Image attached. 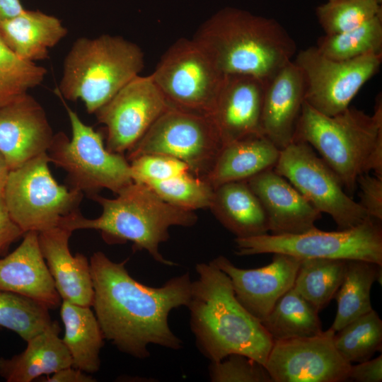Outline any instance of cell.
Masks as SVG:
<instances>
[{"label":"cell","instance_id":"cell-27","mask_svg":"<svg viewBox=\"0 0 382 382\" xmlns=\"http://www.w3.org/2000/svg\"><path fill=\"white\" fill-rule=\"evenodd\" d=\"M60 316L64 327L62 340L72 359V366L87 374L98 371L104 337L89 306L62 300Z\"/></svg>","mask_w":382,"mask_h":382},{"label":"cell","instance_id":"cell-14","mask_svg":"<svg viewBox=\"0 0 382 382\" xmlns=\"http://www.w3.org/2000/svg\"><path fill=\"white\" fill-rule=\"evenodd\" d=\"M329 328L311 337L275 340L265 366L273 382H342L351 364L335 347Z\"/></svg>","mask_w":382,"mask_h":382},{"label":"cell","instance_id":"cell-36","mask_svg":"<svg viewBox=\"0 0 382 382\" xmlns=\"http://www.w3.org/2000/svg\"><path fill=\"white\" fill-rule=\"evenodd\" d=\"M146 185L167 203L190 211L209 208L214 194L206 180L191 172Z\"/></svg>","mask_w":382,"mask_h":382},{"label":"cell","instance_id":"cell-28","mask_svg":"<svg viewBox=\"0 0 382 382\" xmlns=\"http://www.w3.org/2000/svg\"><path fill=\"white\" fill-rule=\"evenodd\" d=\"M382 265L359 260H347L342 282L336 293L337 308L330 328L337 332L346 325L371 311V290L381 282Z\"/></svg>","mask_w":382,"mask_h":382},{"label":"cell","instance_id":"cell-38","mask_svg":"<svg viewBox=\"0 0 382 382\" xmlns=\"http://www.w3.org/2000/svg\"><path fill=\"white\" fill-rule=\"evenodd\" d=\"M130 162L132 181L145 185L164 181L190 172L185 162L163 154H144Z\"/></svg>","mask_w":382,"mask_h":382},{"label":"cell","instance_id":"cell-5","mask_svg":"<svg viewBox=\"0 0 382 382\" xmlns=\"http://www.w3.org/2000/svg\"><path fill=\"white\" fill-rule=\"evenodd\" d=\"M294 140L316 150L335 173L348 194L357 189L358 177L371 173L382 177V100L374 112L349 107L333 116L314 110L305 101Z\"/></svg>","mask_w":382,"mask_h":382},{"label":"cell","instance_id":"cell-21","mask_svg":"<svg viewBox=\"0 0 382 382\" xmlns=\"http://www.w3.org/2000/svg\"><path fill=\"white\" fill-rule=\"evenodd\" d=\"M305 83L294 60L267 83L262 112V133L280 150L294 139L305 101Z\"/></svg>","mask_w":382,"mask_h":382},{"label":"cell","instance_id":"cell-31","mask_svg":"<svg viewBox=\"0 0 382 382\" xmlns=\"http://www.w3.org/2000/svg\"><path fill=\"white\" fill-rule=\"evenodd\" d=\"M315 47L321 54L335 60L382 53V13L352 30L321 36Z\"/></svg>","mask_w":382,"mask_h":382},{"label":"cell","instance_id":"cell-1","mask_svg":"<svg viewBox=\"0 0 382 382\" xmlns=\"http://www.w3.org/2000/svg\"><path fill=\"white\" fill-rule=\"evenodd\" d=\"M93 287L92 306L104 339L120 352L138 359L149 357V345L178 350L182 340L171 330L169 314L187 306L192 281L188 272L172 277L160 287L134 279L127 260L112 261L103 252L90 259Z\"/></svg>","mask_w":382,"mask_h":382},{"label":"cell","instance_id":"cell-7","mask_svg":"<svg viewBox=\"0 0 382 382\" xmlns=\"http://www.w3.org/2000/svg\"><path fill=\"white\" fill-rule=\"evenodd\" d=\"M59 98L68 115L71 138L62 132L54 134L47 154L50 163L67 173L70 188L91 197L104 188L117 194L132 183L127 158L108 151L101 134L83 123L64 100Z\"/></svg>","mask_w":382,"mask_h":382},{"label":"cell","instance_id":"cell-16","mask_svg":"<svg viewBox=\"0 0 382 382\" xmlns=\"http://www.w3.org/2000/svg\"><path fill=\"white\" fill-rule=\"evenodd\" d=\"M301 259L274 253L272 261L255 269H241L219 255L211 261L226 274L241 304L262 322L277 301L293 287Z\"/></svg>","mask_w":382,"mask_h":382},{"label":"cell","instance_id":"cell-30","mask_svg":"<svg viewBox=\"0 0 382 382\" xmlns=\"http://www.w3.org/2000/svg\"><path fill=\"white\" fill-rule=\"evenodd\" d=\"M347 260L301 259L294 289L319 312L335 298L344 278Z\"/></svg>","mask_w":382,"mask_h":382},{"label":"cell","instance_id":"cell-24","mask_svg":"<svg viewBox=\"0 0 382 382\" xmlns=\"http://www.w3.org/2000/svg\"><path fill=\"white\" fill-rule=\"evenodd\" d=\"M281 150L262 134L246 137L221 149L212 168L203 178L214 189L229 182L246 181L274 169Z\"/></svg>","mask_w":382,"mask_h":382},{"label":"cell","instance_id":"cell-20","mask_svg":"<svg viewBox=\"0 0 382 382\" xmlns=\"http://www.w3.org/2000/svg\"><path fill=\"white\" fill-rule=\"evenodd\" d=\"M0 290L25 296L49 309L60 306L62 299L42 255L37 232H26L21 243L0 260Z\"/></svg>","mask_w":382,"mask_h":382},{"label":"cell","instance_id":"cell-3","mask_svg":"<svg viewBox=\"0 0 382 382\" xmlns=\"http://www.w3.org/2000/svg\"><path fill=\"white\" fill-rule=\"evenodd\" d=\"M192 39L224 75H250L266 83L292 61L296 45L275 19L234 7L204 21Z\"/></svg>","mask_w":382,"mask_h":382},{"label":"cell","instance_id":"cell-10","mask_svg":"<svg viewBox=\"0 0 382 382\" xmlns=\"http://www.w3.org/2000/svg\"><path fill=\"white\" fill-rule=\"evenodd\" d=\"M151 76L170 107L210 117L225 75L193 39L182 37Z\"/></svg>","mask_w":382,"mask_h":382},{"label":"cell","instance_id":"cell-32","mask_svg":"<svg viewBox=\"0 0 382 382\" xmlns=\"http://www.w3.org/2000/svg\"><path fill=\"white\" fill-rule=\"evenodd\" d=\"M334 342L348 363L369 360L376 352L381 351L382 320L372 309L335 332Z\"/></svg>","mask_w":382,"mask_h":382},{"label":"cell","instance_id":"cell-12","mask_svg":"<svg viewBox=\"0 0 382 382\" xmlns=\"http://www.w3.org/2000/svg\"><path fill=\"white\" fill-rule=\"evenodd\" d=\"M274 170L317 210L329 214L337 230L353 228L369 218L359 202L347 193L335 173L308 143L292 141L281 150Z\"/></svg>","mask_w":382,"mask_h":382},{"label":"cell","instance_id":"cell-42","mask_svg":"<svg viewBox=\"0 0 382 382\" xmlns=\"http://www.w3.org/2000/svg\"><path fill=\"white\" fill-rule=\"evenodd\" d=\"M41 381L45 382H94L95 378L87 373L74 366L62 369Z\"/></svg>","mask_w":382,"mask_h":382},{"label":"cell","instance_id":"cell-8","mask_svg":"<svg viewBox=\"0 0 382 382\" xmlns=\"http://www.w3.org/2000/svg\"><path fill=\"white\" fill-rule=\"evenodd\" d=\"M381 221L369 218L353 228L325 231L316 227L295 234L236 238V253L253 255L282 253L299 259L359 260L382 265Z\"/></svg>","mask_w":382,"mask_h":382},{"label":"cell","instance_id":"cell-13","mask_svg":"<svg viewBox=\"0 0 382 382\" xmlns=\"http://www.w3.org/2000/svg\"><path fill=\"white\" fill-rule=\"evenodd\" d=\"M294 62L303 74L305 102L320 113L333 116L349 108L364 83L378 71L382 53L335 60L310 47L301 50Z\"/></svg>","mask_w":382,"mask_h":382},{"label":"cell","instance_id":"cell-39","mask_svg":"<svg viewBox=\"0 0 382 382\" xmlns=\"http://www.w3.org/2000/svg\"><path fill=\"white\" fill-rule=\"evenodd\" d=\"M359 204L371 219L382 221V177L371 173L360 175L357 180Z\"/></svg>","mask_w":382,"mask_h":382},{"label":"cell","instance_id":"cell-40","mask_svg":"<svg viewBox=\"0 0 382 382\" xmlns=\"http://www.w3.org/2000/svg\"><path fill=\"white\" fill-rule=\"evenodd\" d=\"M24 234L12 219L4 193L0 192V253Z\"/></svg>","mask_w":382,"mask_h":382},{"label":"cell","instance_id":"cell-23","mask_svg":"<svg viewBox=\"0 0 382 382\" xmlns=\"http://www.w3.org/2000/svg\"><path fill=\"white\" fill-rule=\"evenodd\" d=\"M57 321L28 340L21 353L0 358V375L7 382H30L71 366V355L62 338Z\"/></svg>","mask_w":382,"mask_h":382},{"label":"cell","instance_id":"cell-26","mask_svg":"<svg viewBox=\"0 0 382 382\" xmlns=\"http://www.w3.org/2000/svg\"><path fill=\"white\" fill-rule=\"evenodd\" d=\"M209 209L236 238H249L269 232L265 211L246 181L226 183L215 187Z\"/></svg>","mask_w":382,"mask_h":382},{"label":"cell","instance_id":"cell-33","mask_svg":"<svg viewBox=\"0 0 382 382\" xmlns=\"http://www.w3.org/2000/svg\"><path fill=\"white\" fill-rule=\"evenodd\" d=\"M52 322L49 308L25 296L0 290V325L27 342Z\"/></svg>","mask_w":382,"mask_h":382},{"label":"cell","instance_id":"cell-18","mask_svg":"<svg viewBox=\"0 0 382 382\" xmlns=\"http://www.w3.org/2000/svg\"><path fill=\"white\" fill-rule=\"evenodd\" d=\"M265 87V82L253 76L225 75L210 116L223 146L246 137L262 134Z\"/></svg>","mask_w":382,"mask_h":382},{"label":"cell","instance_id":"cell-43","mask_svg":"<svg viewBox=\"0 0 382 382\" xmlns=\"http://www.w3.org/2000/svg\"><path fill=\"white\" fill-rule=\"evenodd\" d=\"M24 9L20 0H0V23L19 15Z\"/></svg>","mask_w":382,"mask_h":382},{"label":"cell","instance_id":"cell-15","mask_svg":"<svg viewBox=\"0 0 382 382\" xmlns=\"http://www.w3.org/2000/svg\"><path fill=\"white\" fill-rule=\"evenodd\" d=\"M169 108L151 75H139L94 114L98 122L106 127L107 149L122 154L130 150Z\"/></svg>","mask_w":382,"mask_h":382},{"label":"cell","instance_id":"cell-6","mask_svg":"<svg viewBox=\"0 0 382 382\" xmlns=\"http://www.w3.org/2000/svg\"><path fill=\"white\" fill-rule=\"evenodd\" d=\"M144 64L141 48L121 36L81 37L64 59L55 93L68 100H81L88 113H95L139 76Z\"/></svg>","mask_w":382,"mask_h":382},{"label":"cell","instance_id":"cell-9","mask_svg":"<svg viewBox=\"0 0 382 382\" xmlns=\"http://www.w3.org/2000/svg\"><path fill=\"white\" fill-rule=\"evenodd\" d=\"M47 153L11 170L3 193L8 212L25 233L59 226L79 211L83 193L59 185L53 178Z\"/></svg>","mask_w":382,"mask_h":382},{"label":"cell","instance_id":"cell-19","mask_svg":"<svg viewBox=\"0 0 382 382\" xmlns=\"http://www.w3.org/2000/svg\"><path fill=\"white\" fill-rule=\"evenodd\" d=\"M266 214L271 234L300 233L316 228L322 213L274 169L246 180Z\"/></svg>","mask_w":382,"mask_h":382},{"label":"cell","instance_id":"cell-37","mask_svg":"<svg viewBox=\"0 0 382 382\" xmlns=\"http://www.w3.org/2000/svg\"><path fill=\"white\" fill-rule=\"evenodd\" d=\"M212 382H273L265 366L241 354H231L209 369Z\"/></svg>","mask_w":382,"mask_h":382},{"label":"cell","instance_id":"cell-29","mask_svg":"<svg viewBox=\"0 0 382 382\" xmlns=\"http://www.w3.org/2000/svg\"><path fill=\"white\" fill-rule=\"evenodd\" d=\"M274 341L316 335L323 331L318 312L292 287L261 322Z\"/></svg>","mask_w":382,"mask_h":382},{"label":"cell","instance_id":"cell-44","mask_svg":"<svg viewBox=\"0 0 382 382\" xmlns=\"http://www.w3.org/2000/svg\"><path fill=\"white\" fill-rule=\"evenodd\" d=\"M10 171L4 156L0 152V192L4 191Z\"/></svg>","mask_w":382,"mask_h":382},{"label":"cell","instance_id":"cell-41","mask_svg":"<svg viewBox=\"0 0 382 382\" xmlns=\"http://www.w3.org/2000/svg\"><path fill=\"white\" fill-rule=\"evenodd\" d=\"M348 379L357 382L382 381V355L351 365Z\"/></svg>","mask_w":382,"mask_h":382},{"label":"cell","instance_id":"cell-25","mask_svg":"<svg viewBox=\"0 0 382 382\" xmlns=\"http://www.w3.org/2000/svg\"><path fill=\"white\" fill-rule=\"evenodd\" d=\"M57 17L40 11L25 10L0 23V37L23 60L35 62L49 57V50L67 34Z\"/></svg>","mask_w":382,"mask_h":382},{"label":"cell","instance_id":"cell-4","mask_svg":"<svg viewBox=\"0 0 382 382\" xmlns=\"http://www.w3.org/2000/svg\"><path fill=\"white\" fill-rule=\"evenodd\" d=\"M116 195L114 199L98 194L91 197L102 207L98 218L87 219L79 210L64 218L59 226L72 232L78 229L98 230L108 243L130 241L134 250H146L161 264L176 265L161 255L159 245L169 238L171 226H194L198 219L195 211L167 203L142 183L132 182Z\"/></svg>","mask_w":382,"mask_h":382},{"label":"cell","instance_id":"cell-22","mask_svg":"<svg viewBox=\"0 0 382 382\" xmlns=\"http://www.w3.org/2000/svg\"><path fill=\"white\" fill-rule=\"evenodd\" d=\"M71 233L62 226L38 233L40 248L61 299L91 307L94 291L90 262L83 254L70 252Z\"/></svg>","mask_w":382,"mask_h":382},{"label":"cell","instance_id":"cell-17","mask_svg":"<svg viewBox=\"0 0 382 382\" xmlns=\"http://www.w3.org/2000/svg\"><path fill=\"white\" fill-rule=\"evenodd\" d=\"M54 135L43 108L28 93L0 108V152L11 170L47 153Z\"/></svg>","mask_w":382,"mask_h":382},{"label":"cell","instance_id":"cell-34","mask_svg":"<svg viewBox=\"0 0 382 382\" xmlns=\"http://www.w3.org/2000/svg\"><path fill=\"white\" fill-rule=\"evenodd\" d=\"M47 69L16 56L0 37V108L43 81Z\"/></svg>","mask_w":382,"mask_h":382},{"label":"cell","instance_id":"cell-2","mask_svg":"<svg viewBox=\"0 0 382 382\" xmlns=\"http://www.w3.org/2000/svg\"><path fill=\"white\" fill-rule=\"evenodd\" d=\"M188 306L196 345L211 362L241 354L265 366L274 340L236 299L228 276L213 263H198Z\"/></svg>","mask_w":382,"mask_h":382},{"label":"cell","instance_id":"cell-35","mask_svg":"<svg viewBox=\"0 0 382 382\" xmlns=\"http://www.w3.org/2000/svg\"><path fill=\"white\" fill-rule=\"evenodd\" d=\"M382 13L376 0H328L316 9L325 35L352 30Z\"/></svg>","mask_w":382,"mask_h":382},{"label":"cell","instance_id":"cell-45","mask_svg":"<svg viewBox=\"0 0 382 382\" xmlns=\"http://www.w3.org/2000/svg\"><path fill=\"white\" fill-rule=\"evenodd\" d=\"M376 1H378L379 4H382V0H376Z\"/></svg>","mask_w":382,"mask_h":382},{"label":"cell","instance_id":"cell-11","mask_svg":"<svg viewBox=\"0 0 382 382\" xmlns=\"http://www.w3.org/2000/svg\"><path fill=\"white\" fill-rule=\"evenodd\" d=\"M222 146L210 117L170 107L127 151V159L149 154L167 155L185 162L193 175L203 178Z\"/></svg>","mask_w":382,"mask_h":382}]
</instances>
